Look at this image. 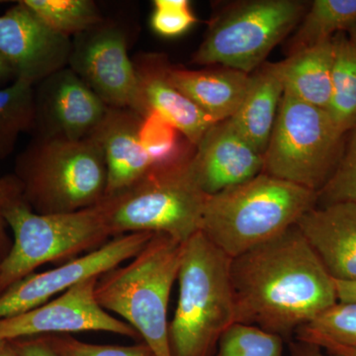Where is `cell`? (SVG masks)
Returning <instances> with one entry per match:
<instances>
[{
	"instance_id": "obj_1",
	"label": "cell",
	"mask_w": 356,
	"mask_h": 356,
	"mask_svg": "<svg viewBox=\"0 0 356 356\" xmlns=\"http://www.w3.org/2000/svg\"><path fill=\"white\" fill-rule=\"evenodd\" d=\"M229 276L235 323L287 341L339 302L334 278L297 226L231 259Z\"/></svg>"
},
{
	"instance_id": "obj_2",
	"label": "cell",
	"mask_w": 356,
	"mask_h": 356,
	"mask_svg": "<svg viewBox=\"0 0 356 356\" xmlns=\"http://www.w3.org/2000/svg\"><path fill=\"white\" fill-rule=\"evenodd\" d=\"M317 203V192L262 172L207 196L200 232L235 259L296 226Z\"/></svg>"
},
{
	"instance_id": "obj_3",
	"label": "cell",
	"mask_w": 356,
	"mask_h": 356,
	"mask_svg": "<svg viewBox=\"0 0 356 356\" xmlns=\"http://www.w3.org/2000/svg\"><path fill=\"white\" fill-rule=\"evenodd\" d=\"M231 259L198 232L184 245L178 301L168 325L172 356H213L235 323Z\"/></svg>"
},
{
	"instance_id": "obj_4",
	"label": "cell",
	"mask_w": 356,
	"mask_h": 356,
	"mask_svg": "<svg viewBox=\"0 0 356 356\" xmlns=\"http://www.w3.org/2000/svg\"><path fill=\"white\" fill-rule=\"evenodd\" d=\"M13 175L26 203L38 214L88 209L106 195V163L91 137L70 140L37 135L16 159Z\"/></svg>"
},
{
	"instance_id": "obj_5",
	"label": "cell",
	"mask_w": 356,
	"mask_h": 356,
	"mask_svg": "<svg viewBox=\"0 0 356 356\" xmlns=\"http://www.w3.org/2000/svg\"><path fill=\"white\" fill-rule=\"evenodd\" d=\"M184 245L172 236L154 234L130 264L103 273L96 284L99 305L123 318L154 356H172L168 302L179 273Z\"/></svg>"
},
{
	"instance_id": "obj_6",
	"label": "cell",
	"mask_w": 356,
	"mask_h": 356,
	"mask_svg": "<svg viewBox=\"0 0 356 356\" xmlns=\"http://www.w3.org/2000/svg\"><path fill=\"white\" fill-rule=\"evenodd\" d=\"M191 156L172 165L152 166L123 191L105 196L98 205L111 238L163 234L184 243L200 232L207 195L191 172Z\"/></svg>"
},
{
	"instance_id": "obj_7",
	"label": "cell",
	"mask_w": 356,
	"mask_h": 356,
	"mask_svg": "<svg viewBox=\"0 0 356 356\" xmlns=\"http://www.w3.org/2000/svg\"><path fill=\"white\" fill-rule=\"evenodd\" d=\"M13 233L10 252L0 264V295L46 264H67L111 240L99 205L63 214H38L21 189L4 209Z\"/></svg>"
},
{
	"instance_id": "obj_8",
	"label": "cell",
	"mask_w": 356,
	"mask_h": 356,
	"mask_svg": "<svg viewBox=\"0 0 356 356\" xmlns=\"http://www.w3.org/2000/svg\"><path fill=\"white\" fill-rule=\"evenodd\" d=\"M346 137L327 110L284 92L264 154V173L318 193L336 172Z\"/></svg>"
},
{
	"instance_id": "obj_9",
	"label": "cell",
	"mask_w": 356,
	"mask_h": 356,
	"mask_svg": "<svg viewBox=\"0 0 356 356\" xmlns=\"http://www.w3.org/2000/svg\"><path fill=\"white\" fill-rule=\"evenodd\" d=\"M300 0H248L227 7L211 21L192 62L252 74L296 29L308 9Z\"/></svg>"
},
{
	"instance_id": "obj_10",
	"label": "cell",
	"mask_w": 356,
	"mask_h": 356,
	"mask_svg": "<svg viewBox=\"0 0 356 356\" xmlns=\"http://www.w3.org/2000/svg\"><path fill=\"white\" fill-rule=\"evenodd\" d=\"M70 70L112 108L147 113L127 36L118 25L103 20L72 39Z\"/></svg>"
},
{
	"instance_id": "obj_11",
	"label": "cell",
	"mask_w": 356,
	"mask_h": 356,
	"mask_svg": "<svg viewBox=\"0 0 356 356\" xmlns=\"http://www.w3.org/2000/svg\"><path fill=\"white\" fill-rule=\"evenodd\" d=\"M153 236L132 233L114 236L103 247L83 257L44 273L26 276L0 295V320L43 305L81 281L99 277L121 266L139 254Z\"/></svg>"
},
{
	"instance_id": "obj_12",
	"label": "cell",
	"mask_w": 356,
	"mask_h": 356,
	"mask_svg": "<svg viewBox=\"0 0 356 356\" xmlns=\"http://www.w3.org/2000/svg\"><path fill=\"white\" fill-rule=\"evenodd\" d=\"M99 277L81 281L43 305L2 318L0 339L13 341L83 332H106L138 339L139 334L130 325L115 318L98 303L95 287Z\"/></svg>"
},
{
	"instance_id": "obj_13",
	"label": "cell",
	"mask_w": 356,
	"mask_h": 356,
	"mask_svg": "<svg viewBox=\"0 0 356 356\" xmlns=\"http://www.w3.org/2000/svg\"><path fill=\"white\" fill-rule=\"evenodd\" d=\"M72 40L49 27L24 1L0 15V54L34 86L69 65Z\"/></svg>"
},
{
	"instance_id": "obj_14",
	"label": "cell",
	"mask_w": 356,
	"mask_h": 356,
	"mask_svg": "<svg viewBox=\"0 0 356 356\" xmlns=\"http://www.w3.org/2000/svg\"><path fill=\"white\" fill-rule=\"evenodd\" d=\"M109 107L69 67L40 83L36 90L38 136L81 140L90 137Z\"/></svg>"
},
{
	"instance_id": "obj_15",
	"label": "cell",
	"mask_w": 356,
	"mask_h": 356,
	"mask_svg": "<svg viewBox=\"0 0 356 356\" xmlns=\"http://www.w3.org/2000/svg\"><path fill=\"white\" fill-rule=\"evenodd\" d=\"M189 165L201 191L211 196L264 172V154L228 119L206 132Z\"/></svg>"
},
{
	"instance_id": "obj_16",
	"label": "cell",
	"mask_w": 356,
	"mask_h": 356,
	"mask_svg": "<svg viewBox=\"0 0 356 356\" xmlns=\"http://www.w3.org/2000/svg\"><path fill=\"white\" fill-rule=\"evenodd\" d=\"M296 226L334 280H356V203L314 208Z\"/></svg>"
},
{
	"instance_id": "obj_17",
	"label": "cell",
	"mask_w": 356,
	"mask_h": 356,
	"mask_svg": "<svg viewBox=\"0 0 356 356\" xmlns=\"http://www.w3.org/2000/svg\"><path fill=\"white\" fill-rule=\"evenodd\" d=\"M143 117L125 108L109 107L102 123L90 137L97 143L107 168L106 195L123 191L153 166L140 144Z\"/></svg>"
},
{
	"instance_id": "obj_18",
	"label": "cell",
	"mask_w": 356,
	"mask_h": 356,
	"mask_svg": "<svg viewBox=\"0 0 356 356\" xmlns=\"http://www.w3.org/2000/svg\"><path fill=\"white\" fill-rule=\"evenodd\" d=\"M140 93L147 111L154 110L172 124L193 146L215 123L184 93L170 83L165 74V62L158 56L146 55L134 60Z\"/></svg>"
},
{
	"instance_id": "obj_19",
	"label": "cell",
	"mask_w": 356,
	"mask_h": 356,
	"mask_svg": "<svg viewBox=\"0 0 356 356\" xmlns=\"http://www.w3.org/2000/svg\"><path fill=\"white\" fill-rule=\"evenodd\" d=\"M165 74L175 88L215 122L234 116L250 83V74L220 65L188 70L166 65Z\"/></svg>"
},
{
	"instance_id": "obj_20",
	"label": "cell",
	"mask_w": 356,
	"mask_h": 356,
	"mask_svg": "<svg viewBox=\"0 0 356 356\" xmlns=\"http://www.w3.org/2000/svg\"><path fill=\"white\" fill-rule=\"evenodd\" d=\"M283 93L275 64L264 63L250 74L243 102L229 118L236 130L262 154L273 134Z\"/></svg>"
},
{
	"instance_id": "obj_21",
	"label": "cell",
	"mask_w": 356,
	"mask_h": 356,
	"mask_svg": "<svg viewBox=\"0 0 356 356\" xmlns=\"http://www.w3.org/2000/svg\"><path fill=\"white\" fill-rule=\"evenodd\" d=\"M334 65L332 38L288 56L276 63L284 92L301 102L327 110L332 95Z\"/></svg>"
},
{
	"instance_id": "obj_22",
	"label": "cell",
	"mask_w": 356,
	"mask_h": 356,
	"mask_svg": "<svg viewBox=\"0 0 356 356\" xmlns=\"http://www.w3.org/2000/svg\"><path fill=\"white\" fill-rule=\"evenodd\" d=\"M355 22L356 0H314L288 41V56L346 32Z\"/></svg>"
},
{
	"instance_id": "obj_23",
	"label": "cell",
	"mask_w": 356,
	"mask_h": 356,
	"mask_svg": "<svg viewBox=\"0 0 356 356\" xmlns=\"http://www.w3.org/2000/svg\"><path fill=\"white\" fill-rule=\"evenodd\" d=\"M332 95L327 111L344 134L356 124V51L346 32L332 37Z\"/></svg>"
},
{
	"instance_id": "obj_24",
	"label": "cell",
	"mask_w": 356,
	"mask_h": 356,
	"mask_svg": "<svg viewBox=\"0 0 356 356\" xmlns=\"http://www.w3.org/2000/svg\"><path fill=\"white\" fill-rule=\"evenodd\" d=\"M36 126V89L17 79L0 88V159L13 153L21 134Z\"/></svg>"
},
{
	"instance_id": "obj_25",
	"label": "cell",
	"mask_w": 356,
	"mask_h": 356,
	"mask_svg": "<svg viewBox=\"0 0 356 356\" xmlns=\"http://www.w3.org/2000/svg\"><path fill=\"white\" fill-rule=\"evenodd\" d=\"M139 138L153 166L177 163L189 158L195 151V146L154 110H149L143 117Z\"/></svg>"
},
{
	"instance_id": "obj_26",
	"label": "cell",
	"mask_w": 356,
	"mask_h": 356,
	"mask_svg": "<svg viewBox=\"0 0 356 356\" xmlns=\"http://www.w3.org/2000/svg\"><path fill=\"white\" fill-rule=\"evenodd\" d=\"M49 27L64 36L76 37L103 21L91 0H23Z\"/></svg>"
},
{
	"instance_id": "obj_27",
	"label": "cell",
	"mask_w": 356,
	"mask_h": 356,
	"mask_svg": "<svg viewBox=\"0 0 356 356\" xmlns=\"http://www.w3.org/2000/svg\"><path fill=\"white\" fill-rule=\"evenodd\" d=\"M295 334L298 341H331L356 348V303L337 302L310 324L300 327Z\"/></svg>"
},
{
	"instance_id": "obj_28",
	"label": "cell",
	"mask_w": 356,
	"mask_h": 356,
	"mask_svg": "<svg viewBox=\"0 0 356 356\" xmlns=\"http://www.w3.org/2000/svg\"><path fill=\"white\" fill-rule=\"evenodd\" d=\"M283 341L257 325L234 323L222 334L217 356H283Z\"/></svg>"
},
{
	"instance_id": "obj_29",
	"label": "cell",
	"mask_w": 356,
	"mask_h": 356,
	"mask_svg": "<svg viewBox=\"0 0 356 356\" xmlns=\"http://www.w3.org/2000/svg\"><path fill=\"white\" fill-rule=\"evenodd\" d=\"M344 202L356 203V124L348 133L336 172L318 192V208Z\"/></svg>"
},
{
	"instance_id": "obj_30",
	"label": "cell",
	"mask_w": 356,
	"mask_h": 356,
	"mask_svg": "<svg viewBox=\"0 0 356 356\" xmlns=\"http://www.w3.org/2000/svg\"><path fill=\"white\" fill-rule=\"evenodd\" d=\"M44 337L58 356H154L145 343L134 346H110L84 343L69 334Z\"/></svg>"
},
{
	"instance_id": "obj_31",
	"label": "cell",
	"mask_w": 356,
	"mask_h": 356,
	"mask_svg": "<svg viewBox=\"0 0 356 356\" xmlns=\"http://www.w3.org/2000/svg\"><path fill=\"white\" fill-rule=\"evenodd\" d=\"M197 22L188 0H154L152 29L159 36H181Z\"/></svg>"
},
{
	"instance_id": "obj_32",
	"label": "cell",
	"mask_w": 356,
	"mask_h": 356,
	"mask_svg": "<svg viewBox=\"0 0 356 356\" xmlns=\"http://www.w3.org/2000/svg\"><path fill=\"white\" fill-rule=\"evenodd\" d=\"M19 182L14 175L0 177V264L4 261L13 248V240L7 232L4 209L14 194L20 191Z\"/></svg>"
},
{
	"instance_id": "obj_33",
	"label": "cell",
	"mask_w": 356,
	"mask_h": 356,
	"mask_svg": "<svg viewBox=\"0 0 356 356\" xmlns=\"http://www.w3.org/2000/svg\"><path fill=\"white\" fill-rule=\"evenodd\" d=\"M11 343L18 356H58L44 336L23 337Z\"/></svg>"
},
{
	"instance_id": "obj_34",
	"label": "cell",
	"mask_w": 356,
	"mask_h": 356,
	"mask_svg": "<svg viewBox=\"0 0 356 356\" xmlns=\"http://www.w3.org/2000/svg\"><path fill=\"white\" fill-rule=\"evenodd\" d=\"M290 353L291 356H344L339 353H329L323 350L317 344L308 343V341H290Z\"/></svg>"
},
{
	"instance_id": "obj_35",
	"label": "cell",
	"mask_w": 356,
	"mask_h": 356,
	"mask_svg": "<svg viewBox=\"0 0 356 356\" xmlns=\"http://www.w3.org/2000/svg\"><path fill=\"white\" fill-rule=\"evenodd\" d=\"M334 284H336L339 302H341V303H356V280H334Z\"/></svg>"
},
{
	"instance_id": "obj_36",
	"label": "cell",
	"mask_w": 356,
	"mask_h": 356,
	"mask_svg": "<svg viewBox=\"0 0 356 356\" xmlns=\"http://www.w3.org/2000/svg\"><path fill=\"white\" fill-rule=\"evenodd\" d=\"M17 79V74L13 65L0 54V83H13Z\"/></svg>"
},
{
	"instance_id": "obj_37",
	"label": "cell",
	"mask_w": 356,
	"mask_h": 356,
	"mask_svg": "<svg viewBox=\"0 0 356 356\" xmlns=\"http://www.w3.org/2000/svg\"><path fill=\"white\" fill-rule=\"evenodd\" d=\"M312 343L317 344V346H321L323 350L329 351V353H339V355L344 356H356V348H348V346H341V344L325 341H318Z\"/></svg>"
},
{
	"instance_id": "obj_38",
	"label": "cell",
	"mask_w": 356,
	"mask_h": 356,
	"mask_svg": "<svg viewBox=\"0 0 356 356\" xmlns=\"http://www.w3.org/2000/svg\"><path fill=\"white\" fill-rule=\"evenodd\" d=\"M0 356H18L11 341L0 339Z\"/></svg>"
},
{
	"instance_id": "obj_39",
	"label": "cell",
	"mask_w": 356,
	"mask_h": 356,
	"mask_svg": "<svg viewBox=\"0 0 356 356\" xmlns=\"http://www.w3.org/2000/svg\"><path fill=\"white\" fill-rule=\"evenodd\" d=\"M346 34H348V38H350L356 51V22L346 31Z\"/></svg>"
}]
</instances>
